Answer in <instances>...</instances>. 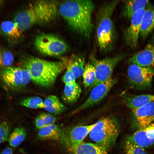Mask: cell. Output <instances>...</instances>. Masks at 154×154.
Masks as SVG:
<instances>
[{"mask_svg": "<svg viewBox=\"0 0 154 154\" xmlns=\"http://www.w3.org/2000/svg\"><path fill=\"white\" fill-rule=\"evenodd\" d=\"M76 78L69 67L67 66L66 72L62 80L65 84L75 82Z\"/></svg>", "mask_w": 154, "mask_h": 154, "instance_id": "f546056e", "label": "cell"}, {"mask_svg": "<svg viewBox=\"0 0 154 154\" xmlns=\"http://www.w3.org/2000/svg\"><path fill=\"white\" fill-rule=\"evenodd\" d=\"M154 28V5L148 4L145 8L141 21L140 36L145 38Z\"/></svg>", "mask_w": 154, "mask_h": 154, "instance_id": "e0dca14e", "label": "cell"}, {"mask_svg": "<svg viewBox=\"0 0 154 154\" xmlns=\"http://www.w3.org/2000/svg\"><path fill=\"white\" fill-rule=\"evenodd\" d=\"M95 7L91 0H67L59 5L58 11L73 30L88 38L94 29L92 16Z\"/></svg>", "mask_w": 154, "mask_h": 154, "instance_id": "6da1fadb", "label": "cell"}, {"mask_svg": "<svg viewBox=\"0 0 154 154\" xmlns=\"http://www.w3.org/2000/svg\"><path fill=\"white\" fill-rule=\"evenodd\" d=\"M27 135L26 130L23 127L15 128L10 133L8 140L10 145L13 147L19 146L25 140Z\"/></svg>", "mask_w": 154, "mask_h": 154, "instance_id": "cb8c5ba5", "label": "cell"}, {"mask_svg": "<svg viewBox=\"0 0 154 154\" xmlns=\"http://www.w3.org/2000/svg\"><path fill=\"white\" fill-rule=\"evenodd\" d=\"M38 136L42 140L61 141L64 143L65 132L58 125L55 124L47 126L39 130Z\"/></svg>", "mask_w": 154, "mask_h": 154, "instance_id": "ac0fdd59", "label": "cell"}, {"mask_svg": "<svg viewBox=\"0 0 154 154\" xmlns=\"http://www.w3.org/2000/svg\"><path fill=\"white\" fill-rule=\"evenodd\" d=\"M44 108L50 113L56 115L64 112L66 107L60 101L58 97L51 95L47 97L44 100Z\"/></svg>", "mask_w": 154, "mask_h": 154, "instance_id": "603a6c76", "label": "cell"}, {"mask_svg": "<svg viewBox=\"0 0 154 154\" xmlns=\"http://www.w3.org/2000/svg\"><path fill=\"white\" fill-rule=\"evenodd\" d=\"M11 131L10 126L8 123L0 122V144L8 140Z\"/></svg>", "mask_w": 154, "mask_h": 154, "instance_id": "f1b7e54d", "label": "cell"}, {"mask_svg": "<svg viewBox=\"0 0 154 154\" xmlns=\"http://www.w3.org/2000/svg\"><path fill=\"white\" fill-rule=\"evenodd\" d=\"M120 1L106 3L98 9L97 13L96 33L100 50L107 53L113 49L117 38L112 16Z\"/></svg>", "mask_w": 154, "mask_h": 154, "instance_id": "3957f363", "label": "cell"}, {"mask_svg": "<svg viewBox=\"0 0 154 154\" xmlns=\"http://www.w3.org/2000/svg\"><path fill=\"white\" fill-rule=\"evenodd\" d=\"M125 141L145 148L154 146V122L136 130L128 136Z\"/></svg>", "mask_w": 154, "mask_h": 154, "instance_id": "7c38bea8", "label": "cell"}, {"mask_svg": "<svg viewBox=\"0 0 154 154\" xmlns=\"http://www.w3.org/2000/svg\"><path fill=\"white\" fill-rule=\"evenodd\" d=\"M13 150L11 147H7L3 150L0 154H13Z\"/></svg>", "mask_w": 154, "mask_h": 154, "instance_id": "836d02e7", "label": "cell"}, {"mask_svg": "<svg viewBox=\"0 0 154 154\" xmlns=\"http://www.w3.org/2000/svg\"><path fill=\"white\" fill-rule=\"evenodd\" d=\"M119 131L117 121L108 116L103 117L94 123L89 134L95 144L108 151L115 144Z\"/></svg>", "mask_w": 154, "mask_h": 154, "instance_id": "5b68a950", "label": "cell"}, {"mask_svg": "<svg viewBox=\"0 0 154 154\" xmlns=\"http://www.w3.org/2000/svg\"><path fill=\"white\" fill-rule=\"evenodd\" d=\"M0 77L3 83L11 89L21 87L22 75L20 67L11 66L0 70Z\"/></svg>", "mask_w": 154, "mask_h": 154, "instance_id": "9a60e30c", "label": "cell"}, {"mask_svg": "<svg viewBox=\"0 0 154 154\" xmlns=\"http://www.w3.org/2000/svg\"><path fill=\"white\" fill-rule=\"evenodd\" d=\"M132 125L136 130L143 128L154 122V102L132 110Z\"/></svg>", "mask_w": 154, "mask_h": 154, "instance_id": "8fae6325", "label": "cell"}, {"mask_svg": "<svg viewBox=\"0 0 154 154\" xmlns=\"http://www.w3.org/2000/svg\"><path fill=\"white\" fill-rule=\"evenodd\" d=\"M122 98L125 104L132 110L154 102V95L152 94L135 95L125 93L123 95Z\"/></svg>", "mask_w": 154, "mask_h": 154, "instance_id": "2e32d148", "label": "cell"}, {"mask_svg": "<svg viewBox=\"0 0 154 154\" xmlns=\"http://www.w3.org/2000/svg\"><path fill=\"white\" fill-rule=\"evenodd\" d=\"M1 3H2V2H1V1H0V5H1Z\"/></svg>", "mask_w": 154, "mask_h": 154, "instance_id": "e575fe53", "label": "cell"}, {"mask_svg": "<svg viewBox=\"0 0 154 154\" xmlns=\"http://www.w3.org/2000/svg\"><path fill=\"white\" fill-rule=\"evenodd\" d=\"M35 124L36 127L39 130L47 126L40 114L36 117L35 120Z\"/></svg>", "mask_w": 154, "mask_h": 154, "instance_id": "d6a6232c", "label": "cell"}, {"mask_svg": "<svg viewBox=\"0 0 154 154\" xmlns=\"http://www.w3.org/2000/svg\"><path fill=\"white\" fill-rule=\"evenodd\" d=\"M145 8L141 9L132 16L129 25L124 31L123 37L125 43L131 48L137 46L140 36L141 21Z\"/></svg>", "mask_w": 154, "mask_h": 154, "instance_id": "30bf717a", "label": "cell"}, {"mask_svg": "<svg viewBox=\"0 0 154 154\" xmlns=\"http://www.w3.org/2000/svg\"><path fill=\"white\" fill-rule=\"evenodd\" d=\"M69 61L53 62L30 56L25 59L21 65L29 71L33 81L48 87L54 84L59 74L66 68Z\"/></svg>", "mask_w": 154, "mask_h": 154, "instance_id": "277c9868", "label": "cell"}, {"mask_svg": "<svg viewBox=\"0 0 154 154\" xmlns=\"http://www.w3.org/2000/svg\"><path fill=\"white\" fill-rule=\"evenodd\" d=\"M124 148L126 154H148L145 148L126 141Z\"/></svg>", "mask_w": 154, "mask_h": 154, "instance_id": "83f0119b", "label": "cell"}, {"mask_svg": "<svg viewBox=\"0 0 154 154\" xmlns=\"http://www.w3.org/2000/svg\"><path fill=\"white\" fill-rule=\"evenodd\" d=\"M129 64L154 69V44L149 43L128 60Z\"/></svg>", "mask_w": 154, "mask_h": 154, "instance_id": "5bb4252c", "label": "cell"}, {"mask_svg": "<svg viewBox=\"0 0 154 154\" xmlns=\"http://www.w3.org/2000/svg\"><path fill=\"white\" fill-rule=\"evenodd\" d=\"M116 78L97 84L93 87L85 101L74 112L76 113L92 106L102 99L117 82Z\"/></svg>", "mask_w": 154, "mask_h": 154, "instance_id": "9c48e42d", "label": "cell"}, {"mask_svg": "<svg viewBox=\"0 0 154 154\" xmlns=\"http://www.w3.org/2000/svg\"><path fill=\"white\" fill-rule=\"evenodd\" d=\"M130 64L127 76L131 87L137 90H143L150 87L154 76V69Z\"/></svg>", "mask_w": 154, "mask_h": 154, "instance_id": "ba28073f", "label": "cell"}, {"mask_svg": "<svg viewBox=\"0 0 154 154\" xmlns=\"http://www.w3.org/2000/svg\"><path fill=\"white\" fill-rule=\"evenodd\" d=\"M14 60V56L11 52L0 47V70L11 66Z\"/></svg>", "mask_w": 154, "mask_h": 154, "instance_id": "484cf974", "label": "cell"}, {"mask_svg": "<svg viewBox=\"0 0 154 154\" xmlns=\"http://www.w3.org/2000/svg\"><path fill=\"white\" fill-rule=\"evenodd\" d=\"M22 75L21 87L27 84L31 80V74L29 71L26 68L22 66L20 67Z\"/></svg>", "mask_w": 154, "mask_h": 154, "instance_id": "4dcf8cb0", "label": "cell"}, {"mask_svg": "<svg viewBox=\"0 0 154 154\" xmlns=\"http://www.w3.org/2000/svg\"><path fill=\"white\" fill-rule=\"evenodd\" d=\"M59 5L56 1H36L26 9L18 12L13 21L23 32L35 24L47 23L55 19L59 14Z\"/></svg>", "mask_w": 154, "mask_h": 154, "instance_id": "7a4b0ae2", "label": "cell"}, {"mask_svg": "<svg viewBox=\"0 0 154 154\" xmlns=\"http://www.w3.org/2000/svg\"><path fill=\"white\" fill-rule=\"evenodd\" d=\"M82 76L84 86L86 88L91 87L96 79L95 68L91 63L85 64Z\"/></svg>", "mask_w": 154, "mask_h": 154, "instance_id": "d4e9b609", "label": "cell"}, {"mask_svg": "<svg viewBox=\"0 0 154 154\" xmlns=\"http://www.w3.org/2000/svg\"><path fill=\"white\" fill-rule=\"evenodd\" d=\"M125 57V54L121 53L112 57H108L98 59L93 56H90L91 64L95 68L96 79L93 87L100 83L106 82L112 77L115 68L118 63Z\"/></svg>", "mask_w": 154, "mask_h": 154, "instance_id": "52a82bcc", "label": "cell"}, {"mask_svg": "<svg viewBox=\"0 0 154 154\" xmlns=\"http://www.w3.org/2000/svg\"><path fill=\"white\" fill-rule=\"evenodd\" d=\"M82 92L80 85L76 82L65 84L62 98L69 103L76 102L79 98Z\"/></svg>", "mask_w": 154, "mask_h": 154, "instance_id": "44dd1931", "label": "cell"}, {"mask_svg": "<svg viewBox=\"0 0 154 154\" xmlns=\"http://www.w3.org/2000/svg\"><path fill=\"white\" fill-rule=\"evenodd\" d=\"M36 49L45 55L58 56L64 53L68 46L63 40L54 35L42 34L38 36L34 42Z\"/></svg>", "mask_w": 154, "mask_h": 154, "instance_id": "8992f818", "label": "cell"}, {"mask_svg": "<svg viewBox=\"0 0 154 154\" xmlns=\"http://www.w3.org/2000/svg\"><path fill=\"white\" fill-rule=\"evenodd\" d=\"M44 121L46 126L54 124L56 118L48 113L42 112L40 114Z\"/></svg>", "mask_w": 154, "mask_h": 154, "instance_id": "1f68e13d", "label": "cell"}, {"mask_svg": "<svg viewBox=\"0 0 154 154\" xmlns=\"http://www.w3.org/2000/svg\"><path fill=\"white\" fill-rule=\"evenodd\" d=\"M74 154H108V151L95 143L82 142L73 149Z\"/></svg>", "mask_w": 154, "mask_h": 154, "instance_id": "7402d4cb", "label": "cell"}, {"mask_svg": "<svg viewBox=\"0 0 154 154\" xmlns=\"http://www.w3.org/2000/svg\"><path fill=\"white\" fill-rule=\"evenodd\" d=\"M148 0H126L122 11V15L125 18L130 19L132 15L138 10L145 8L149 4Z\"/></svg>", "mask_w": 154, "mask_h": 154, "instance_id": "ffe728a7", "label": "cell"}, {"mask_svg": "<svg viewBox=\"0 0 154 154\" xmlns=\"http://www.w3.org/2000/svg\"><path fill=\"white\" fill-rule=\"evenodd\" d=\"M0 27L3 35L10 42L17 41L21 37L22 32L14 21H3L1 24Z\"/></svg>", "mask_w": 154, "mask_h": 154, "instance_id": "d6986e66", "label": "cell"}, {"mask_svg": "<svg viewBox=\"0 0 154 154\" xmlns=\"http://www.w3.org/2000/svg\"><path fill=\"white\" fill-rule=\"evenodd\" d=\"M21 105L32 109L44 108V102L38 97H33L25 99L20 102Z\"/></svg>", "mask_w": 154, "mask_h": 154, "instance_id": "4316f807", "label": "cell"}, {"mask_svg": "<svg viewBox=\"0 0 154 154\" xmlns=\"http://www.w3.org/2000/svg\"><path fill=\"white\" fill-rule=\"evenodd\" d=\"M94 126V123L73 127L68 132H65L64 143L72 150L82 142Z\"/></svg>", "mask_w": 154, "mask_h": 154, "instance_id": "4fadbf2b", "label": "cell"}]
</instances>
